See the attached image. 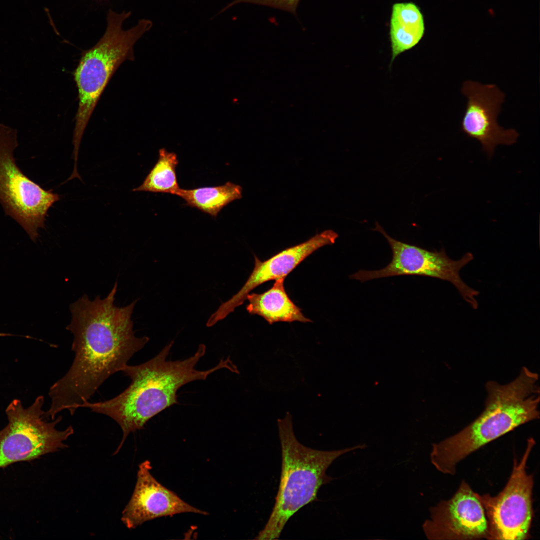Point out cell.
Returning <instances> with one entry per match:
<instances>
[{"instance_id":"obj_5","label":"cell","mask_w":540,"mask_h":540,"mask_svg":"<svg viewBox=\"0 0 540 540\" xmlns=\"http://www.w3.org/2000/svg\"><path fill=\"white\" fill-rule=\"evenodd\" d=\"M130 14L109 10L104 34L94 46L82 52L74 72L78 94L73 135L75 161L86 126L110 80L122 62L134 60L135 43L152 26L150 20L142 19L132 28L124 30L122 23Z\"/></svg>"},{"instance_id":"obj_13","label":"cell","mask_w":540,"mask_h":540,"mask_svg":"<svg viewBox=\"0 0 540 540\" xmlns=\"http://www.w3.org/2000/svg\"><path fill=\"white\" fill-rule=\"evenodd\" d=\"M151 470L148 460L138 466L134 490L121 518L127 528L134 529L147 521L182 513L208 514L162 485L153 476Z\"/></svg>"},{"instance_id":"obj_9","label":"cell","mask_w":540,"mask_h":540,"mask_svg":"<svg viewBox=\"0 0 540 540\" xmlns=\"http://www.w3.org/2000/svg\"><path fill=\"white\" fill-rule=\"evenodd\" d=\"M534 444L532 438L528 440L520 460H514L510 478L498 494H478L488 522V540H526L529 536L534 478L526 465Z\"/></svg>"},{"instance_id":"obj_15","label":"cell","mask_w":540,"mask_h":540,"mask_svg":"<svg viewBox=\"0 0 540 540\" xmlns=\"http://www.w3.org/2000/svg\"><path fill=\"white\" fill-rule=\"evenodd\" d=\"M424 32V16L418 5L412 2L394 4L390 22V66L398 56L416 46Z\"/></svg>"},{"instance_id":"obj_17","label":"cell","mask_w":540,"mask_h":540,"mask_svg":"<svg viewBox=\"0 0 540 540\" xmlns=\"http://www.w3.org/2000/svg\"><path fill=\"white\" fill-rule=\"evenodd\" d=\"M178 163L176 153L168 152L165 148L160 149L157 162L142 184L132 190L177 195L180 188L176 174V168Z\"/></svg>"},{"instance_id":"obj_4","label":"cell","mask_w":540,"mask_h":540,"mask_svg":"<svg viewBox=\"0 0 540 540\" xmlns=\"http://www.w3.org/2000/svg\"><path fill=\"white\" fill-rule=\"evenodd\" d=\"M278 426L282 457L280 485L270 517L256 540L278 539L290 518L304 506L318 500L320 488L334 480L326 474L334 461L344 454L366 446L362 444L330 451L306 447L296 438L288 412L284 418L278 420Z\"/></svg>"},{"instance_id":"obj_6","label":"cell","mask_w":540,"mask_h":540,"mask_svg":"<svg viewBox=\"0 0 540 540\" xmlns=\"http://www.w3.org/2000/svg\"><path fill=\"white\" fill-rule=\"evenodd\" d=\"M42 396L25 408L20 400H14L6 410L8 423L0 430V468L20 462H30L68 447L64 442L74 432L72 426L60 430L59 416L48 422L42 408Z\"/></svg>"},{"instance_id":"obj_11","label":"cell","mask_w":540,"mask_h":540,"mask_svg":"<svg viewBox=\"0 0 540 540\" xmlns=\"http://www.w3.org/2000/svg\"><path fill=\"white\" fill-rule=\"evenodd\" d=\"M461 91L468 100L460 128L468 136L478 140L490 157L498 145L516 142L519 136L516 130L504 129L497 122L505 94L496 84L468 80Z\"/></svg>"},{"instance_id":"obj_2","label":"cell","mask_w":540,"mask_h":540,"mask_svg":"<svg viewBox=\"0 0 540 540\" xmlns=\"http://www.w3.org/2000/svg\"><path fill=\"white\" fill-rule=\"evenodd\" d=\"M166 344L155 356L136 366L126 365L122 370L130 378L129 386L116 397L104 402L85 401L79 408L108 416L120 427L122 438L116 454L131 432L144 428L152 418L172 406L178 404L177 392L190 382L205 380L208 376L222 368L238 373L237 367L228 357L214 367L200 370L196 366L206 352V346L200 344L194 354L184 360H166L174 344Z\"/></svg>"},{"instance_id":"obj_18","label":"cell","mask_w":540,"mask_h":540,"mask_svg":"<svg viewBox=\"0 0 540 540\" xmlns=\"http://www.w3.org/2000/svg\"><path fill=\"white\" fill-rule=\"evenodd\" d=\"M300 0H234L220 12L239 3H250L262 5L284 10L292 14L298 18L296 10Z\"/></svg>"},{"instance_id":"obj_10","label":"cell","mask_w":540,"mask_h":540,"mask_svg":"<svg viewBox=\"0 0 540 540\" xmlns=\"http://www.w3.org/2000/svg\"><path fill=\"white\" fill-rule=\"evenodd\" d=\"M430 512V518L422 526L428 539H488V522L478 494L464 480L451 498L440 501Z\"/></svg>"},{"instance_id":"obj_14","label":"cell","mask_w":540,"mask_h":540,"mask_svg":"<svg viewBox=\"0 0 540 540\" xmlns=\"http://www.w3.org/2000/svg\"><path fill=\"white\" fill-rule=\"evenodd\" d=\"M284 278L275 280L273 286L262 294L250 293L246 306L250 314L263 318L270 324L276 322H312L290 298L284 286Z\"/></svg>"},{"instance_id":"obj_8","label":"cell","mask_w":540,"mask_h":540,"mask_svg":"<svg viewBox=\"0 0 540 540\" xmlns=\"http://www.w3.org/2000/svg\"><path fill=\"white\" fill-rule=\"evenodd\" d=\"M372 230L382 234L387 240L392 250V260L380 270H360L350 276V278L364 282L402 275L437 278L452 283L472 308H478V304L476 297L480 292L468 286L460 275L462 268L474 258L472 253L467 252L460 259L453 260L447 256L444 248L440 251H430L392 238L378 222Z\"/></svg>"},{"instance_id":"obj_16","label":"cell","mask_w":540,"mask_h":540,"mask_svg":"<svg viewBox=\"0 0 540 540\" xmlns=\"http://www.w3.org/2000/svg\"><path fill=\"white\" fill-rule=\"evenodd\" d=\"M186 205L216 217L230 202L242 197V188L228 182L224 184L185 190L180 188L177 195Z\"/></svg>"},{"instance_id":"obj_7","label":"cell","mask_w":540,"mask_h":540,"mask_svg":"<svg viewBox=\"0 0 540 540\" xmlns=\"http://www.w3.org/2000/svg\"><path fill=\"white\" fill-rule=\"evenodd\" d=\"M18 146L16 130L0 124V203L6 214L36 242L38 230L44 228L48 212L60 196L44 189L22 172L14 156Z\"/></svg>"},{"instance_id":"obj_3","label":"cell","mask_w":540,"mask_h":540,"mask_svg":"<svg viewBox=\"0 0 540 540\" xmlns=\"http://www.w3.org/2000/svg\"><path fill=\"white\" fill-rule=\"evenodd\" d=\"M538 375L528 368L506 384L486 382L485 408L455 434L432 444L431 462L440 472L454 475L459 462L490 442L539 418Z\"/></svg>"},{"instance_id":"obj_12","label":"cell","mask_w":540,"mask_h":540,"mask_svg":"<svg viewBox=\"0 0 540 540\" xmlns=\"http://www.w3.org/2000/svg\"><path fill=\"white\" fill-rule=\"evenodd\" d=\"M338 234L332 230L316 234L308 240L286 248L264 261L254 256V266L247 280L240 290L230 299L222 304L208 319L214 325L225 318L236 308L243 304L254 288L267 282L286 278L310 254L326 245L334 244Z\"/></svg>"},{"instance_id":"obj_1","label":"cell","mask_w":540,"mask_h":540,"mask_svg":"<svg viewBox=\"0 0 540 540\" xmlns=\"http://www.w3.org/2000/svg\"><path fill=\"white\" fill-rule=\"evenodd\" d=\"M116 282L104 298L91 300L84 295L70 306L72 320L66 328L74 335L75 355L68 372L50 388L51 404L46 418L54 420L64 410L73 415L104 382L122 371L149 341L136 337L132 314L137 300L124 307L114 304Z\"/></svg>"}]
</instances>
